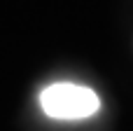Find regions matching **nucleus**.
I'll return each instance as SVG.
<instances>
[{
	"label": "nucleus",
	"instance_id": "f257e3e1",
	"mask_svg": "<svg viewBox=\"0 0 133 131\" xmlns=\"http://www.w3.org/2000/svg\"><path fill=\"white\" fill-rule=\"evenodd\" d=\"M40 105L44 115L51 120H87L98 113L101 98L89 87L72 82H56L42 89Z\"/></svg>",
	"mask_w": 133,
	"mask_h": 131
}]
</instances>
